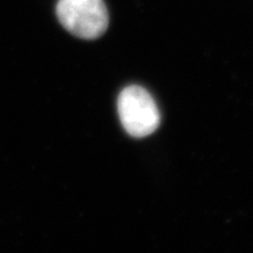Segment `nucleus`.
Returning a JSON list of instances; mask_svg holds the SVG:
<instances>
[{
    "label": "nucleus",
    "mask_w": 253,
    "mask_h": 253,
    "mask_svg": "<svg viewBox=\"0 0 253 253\" xmlns=\"http://www.w3.org/2000/svg\"><path fill=\"white\" fill-rule=\"evenodd\" d=\"M123 128L134 137H145L160 126V110L151 95L142 87H126L118 101Z\"/></svg>",
    "instance_id": "nucleus-2"
},
{
    "label": "nucleus",
    "mask_w": 253,
    "mask_h": 253,
    "mask_svg": "<svg viewBox=\"0 0 253 253\" xmlns=\"http://www.w3.org/2000/svg\"><path fill=\"white\" fill-rule=\"evenodd\" d=\"M56 14L66 30L82 39H96L108 27L103 0H59Z\"/></svg>",
    "instance_id": "nucleus-1"
}]
</instances>
